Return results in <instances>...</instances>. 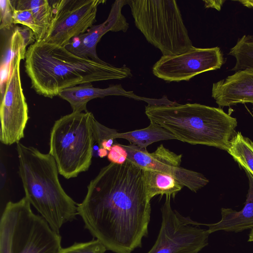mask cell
I'll return each mask as SVG.
<instances>
[{"mask_svg": "<svg viewBox=\"0 0 253 253\" xmlns=\"http://www.w3.org/2000/svg\"><path fill=\"white\" fill-rule=\"evenodd\" d=\"M151 211L142 169L127 159L103 167L78 204L84 228L114 253H131L141 247Z\"/></svg>", "mask_w": 253, "mask_h": 253, "instance_id": "obj_1", "label": "cell"}, {"mask_svg": "<svg viewBox=\"0 0 253 253\" xmlns=\"http://www.w3.org/2000/svg\"><path fill=\"white\" fill-rule=\"evenodd\" d=\"M25 71L31 87L40 95L52 98L76 85L132 76L126 66L117 67L104 61L79 57L65 47L36 42L28 48Z\"/></svg>", "mask_w": 253, "mask_h": 253, "instance_id": "obj_2", "label": "cell"}, {"mask_svg": "<svg viewBox=\"0 0 253 253\" xmlns=\"http://www.w3.org/2000/svg\"><path fill=\"white\" fill-rule=\"evenodd\" d=\"M19 174L25 197L51 228L59 233L66 223L76 219L78 204L64 191L53 157L18 142Z\"/></svg>", "mask_w": 253, "mask_h": 253, "instance_id": "obj_3", "label": "cell"}, {"mask_svg": "<svg viewBox=\"0 0 253 253\" xmlns=\"http://www.w3.org/2000/svg\"><path fill=\"white\" fill-rule=\"evenodd\" d=\"M151 123L173 134L177 140L227 151L237 126L236 118L221 108L199 103L145 106Z\"/></svg>", "mask_w": 253, "mask_h": 253, "instance_id": "obj_4", "label": "cell"}, {"mask_svg": "<svg viewBox=\"0 0 253 253\" xmlns=\"http://www.w3.org/2000/svg\"><path fill=\"white\" fill-rule=\"evenodd\" d=\"M24 197L8 202L0 220V253H59L61 236Z\"/></svg>", "mask_w": 253, "mask_h": 253, "instance_id": "obj_5", "label": "cell"}, {"mask_svg": "<svg viewBox=\"0 0 253 253\" xmlns=\"http://www.w3.org/2000/svg\"><path fill=\"white\" fill-rule=\"evenodd\" d=\"M95 119L90 112H73L56 120L50 131L49 153L66 179L87 171L95 143Z\"/></svg>", "mask_w": 253, "mask_h": 253, "instance_id": "obj_6", "label": "cell"}, {"mask_svg": "<svg viewBox=\"0 0 253 253\" xmlns=\"http://www.w3.org/2000/svg\"><path fill=\"white\" fill-rule=\"evenodd\" d=\"M127 4L135 26L163 55H178L193 46L176 1L131 0Z\"/></svg>", "mask_w": 253, "mask_h": 253, "instance_id": "obj_7", "label": "cell"}, {"mask_svg": "<svg viewBox=\"0 0 253 253\" xmlns=\"http://www.w3.org/2000/svg\"><path fill=\"white\" fill-rule=\"evenodd\" d=\"M170 195L161 208L162 223L155 243L147 253H198L208 245L210 234L204 224L185 217L170 204Z\"/></svg>", "mask_w": 253, "mask_h": 253, "instance_id": "obj_8", "label": "cell"}, {"mask_svg": "<svg viewBox=\"0 0 253 253\" xmlns=\"http://www.w3.org/2000/svg\"><path fill=\"white\" fill-rule=\"evenodd\" d=\"M52 19L42 42L65 47L95 22L97 7L104 0H56L50 1Z\"/></svg>", "mask_w": 253, "mask_h": 253, "instance_id": "obj_9", "label": "cell"}, {"mask_svg": "<svg viewBox=\"0 0 253 253\" xmlns=\"http://www.w3.org/2000/svg\"><path fill=\"white\" fill-rule=\"evenodd\" d=\"M225 60L218 46L208 48L193 46L176 55H163L152 67L153 74L168 82L188 81L202 73L221 68Z\"/></svg>", "mask_w": 253, "mask_h": 253, "instance_id": "obj_10", "label": "cell"}, {"mask_svg": "<svg viewBox=\"0 0 253 253\" xmlns=\"http://www.w3.org/2000/svg\"><path fill=\"white\" fill-rule=\"evenodd\" d=\"M122 145L127 153V159L141 169L153 170L169 175L179 184L194 192H196L209 182L201 173L181 167L182 155L175 154L163 144L152 153L133 144Z\"/></svg>", "mask_w": 253, "mask_h": 253, "instance_id": "obj_11", "label": "cell"}, {"mask_svg": "<svg viewBox=\"0 0 253 253\" xmlns=\"http://www.w3.org/2000/svg\"><path fill=\"white\" fill-rule=\"evenodd\" d=\"M19 58L14 64L1 94L0 140L10 145L24 137L29 120L28 107L21 85Z\"/></svg>", "mask_w": 253, "mask_h": 253, "instance_id": "obj_12", "label": "cell"}, {"mask_svg": "<svg viewBox=\"0 0 253 253\" xmlns=\"http://www.w3.org/2000/svg\"><path fill=\"white\" fill-rule=\"evenodd\" d=\"M127 0H116L112 4L106 20L99 25H93L85 33L72 39L65 46L73 54L84 58L102 62L96 53V46L101 38L109 31L126 32L129 24L122 13Z\"/></svg>", "mask_w": 253, "mask_h": 253, "instance_id": "obj_13", "label": "cell"}, {"mask_svg": "<svg viewBox=\"0 0 253 253\" xmlns=\"http://www.w3.org/2000/svg\"><path fill=\"white\" fill-rule=\"evenodd\" d=\"M211 97L220 107L238 104H253V69L235 72L213 83Z\"/></svg>", "mask_w": 253, "mask_h": 253, "instance_id": "obj_14", "label": "cell"}, {"mask_svg": "<svg viewBox=\"0 0 253 253\" xmlns=\"http://www.w3.org/2000/svg\"><path fill=\"white\" fill-rule=\"evenodd\" d=\"M58 96L69 103L73 112H86V105L90 100L108 96H123L145 101L148 105H160L162 103L161 98L138 96L132 91L126 90L121 84L110 85L107 88H100L94 87L91 83H86L63 89Z\"/></svg>", "mask_w": 253, "mask_h": 253, "instance_id": "obj_15", "label": "cell"}, {"mask_svg": "<svg viewBox=\"0 0 253 253\" xmlns=\"http://www.w3.org/2000/svg\"><path fill=\"white\" fill-rule=\"evenodd\" d=\"M245 172L249 188L244 208L240 211L222 208L220 220L215 223L204 224L208 227L210 234L218 231L240 232L253 229V176L247 170Z\"/></svg>", "mask_w": 253, "mask_h": 253, "instance_id": "obj_16", "label": "cell"}, {"mask_svg": "<svg viewBox=\"0 0 253 253\" xmlns=\"http://www.w3.org/2000/svg\"><path fill=\"white\" fill-rule=\"evenodd\" d=\"M35 38L32 31L26 27L17 26L13 28L4 54L1 55L0 64V87L4 89L15 63L19 58L25 59L26 47L33 44Z\"/></svg>", "mask_w": 253, "mask_h": 253, "instance_id": "obj_17", "label": "cell"}, {"mask_svg": "<svg viewBox=\"0 0 253 253\" xmlns=\"http://www.w3.org/2000/svg\"><path fill=\"white\" fill-rule=\"evenodd\" d=\"M142 169L146 193L150 200L158 195L165 194L174 198L184 187L169 175L150 169Z\"/></svg>", "mask_w": 253, "mask_h": 253, "instance_id": "obj_18", "label": "cell"}, {"mask_svg": "<svg viewBox=\"0 0 253 253\" xmlns=\"http://www.w3.org/2000/svg\"><path fill=\"white\" fill-rule=\"evenodd\" d=\"M115 138H123L128 141L131 144L146 149L152 143L169 139H176L175 136L165 128L151 123L147 127L132 131L117 133Z\"/></svg>", "mask_w": 253, "mask_h": 253, "instance_id": "obj_19", "label": "cell"}, {"mask_svg": "<svg viewBox=\"0 0 253 253\" xmlns=\"http://www.w3.org/2000/svg\"><path fill=\"white\" fill-rule=\"evenodd\" d=\"M227 152L245 169L253 176V142L236 133L229 144Z\"/></svg>", "mask_w": 253, "mask_h": 253, "instance_id": "obj_20", "label": "cell"}, {"mask_svg": "<svg viewBox=\"0 0 253 253\" xmlns=\"http://www.w3.org/2000/svg\"><path fill=\"white\" fill-rule=\"evenodd\" d=\"M15 9H29L31 11L44 39L52 19L50 1L47 0H16Z\"/></svg>", "mask_w": 253, "mask_h": 253, "instance_id": "obj_21", "label": "cell"}, {"mask_svg": "<svg viewBox=\"0 0 253 253\" xmlns=\"http://www.w3.org/2000/svg\"><path fill=\"white\" fill-rule=\"evenodd\" d=\"M227 54L234 57L236 61L230 71L235 72L247 68L253 69V34L244 35L238 38Z\"/></svg>", "mask_w": 253, "mask_h": 253, "instance_id": "obj_22", "label": "cell"}, {"mask_svg": "<svg viewBox=\"0 0 253 253\" xmlns=\"http://www.w3.org/2000/svg\"><path fill=\"white\" fill-rule=\"evenodd\" d=\"M118 133L115 129L108 128L99 123L96 120L94 122V136L95 143L98 145V156L101 157L107 156L109 151L114 144V135Z\"/></svg>", "mask_w": 253, "mask_h": 253, "instance_id": "obj_23", "label": "cell"}, {"mask_svg": "<svg viewBox=\"0 0 253 253\" xmlns=\"http://www.w3.org/2000/svg\"><path fill=\"white\" fill-rule=\"evenodd\" d=\"M13 20L15 25L20 24L31 29L34 33L36 42H40L43 40L41 30L30 9H15L13 14Z\"/></svg>", "mask_w": 253, "mask_h": 253, "instance_id": "obj_24", "label": "cell"}, {"mask_svg": "<svg viewBox=\"0 0 253 253\" xmlns=\"http://www.w3.org/2000/svg\"><path fill=\"white\" fill-rule=\"evenodd\" d=\"M105 247L94 239L85 242H75L71 246L62 248L59 253H105Z\"/></svg>", "mask_w": 253, "mask_h": 253, "instance_id": "obj_25", "label": "cell"}, {"mask_svg": "<svg viewBox=\"0 0 253 253\" xmlns=\"http://www.w3.org/2000/svg\"><path fill=\"white\" fill-rule=\"evenodd\" d=\"M16 0H0V28L6 31L12 29L15 25L13 14L15 10Z\"/></svg>", "mask_w": 253, "mask_h": 253, "instance_id": "obj_26", "label": "cell"}, {"mask_svg": "<svg viewBox=\"0 0 253 253\" xmlns=\"http://www.w3.org/2000/svg\"><path fill=\"white\" fill-rule=\"evenodd\" d=\"M108 160L112 163L124 164L127 159V153L122 144H114L107 155Z\"/></svg>", "mask_w": 253, "mask_h": 253, "instance_id": "obj_27", "label": "cell"}, {"mask_svg": "<svg viewBox=\"0 0 253 253\" xmlns=\"http://www.w3.org/2000/svg\"><path fill=\"white\" fill-rule=\"evenodd\" d=\"M203 1L206 8H214L218 11H220L225 0H204Z\"/></svg>", "mask_w": 253, "mask_h": 253, "instance_id": "obj_28", "label": "cell"}, {"mask_svg": "<svg viewBox=\"0 0 253 253\" xmlns=\"http://www.w3.org/2000/svg\"><path fill=\"white\" fill-rule=\"evenodd\" d=\"M235 1L238 2L245 7L253 9V0H239Z\"/></svg>", "mask_w": 253, "mask_h": 253, "instance_id": "obj_29", "label": "cell"}, {"mask_svg": "<svg viewBox=\"0 0 253 253\" xmlns=\"http://www.w3.org/2000/svg\"><path fill=\"white\" fill-rule=\"evenodd\" d=\"M249 242H253V229H251L249 235Z\"/></svg>", "mask_w": 253, "mask_h": 253, "instance_id": "obj_30", "label": "cell"}, {"mask_svg": "<svg viewBox=\"0 0 253 253\" xmlns=\"http://www.w3.org/2000/svg\"></svg>", "mask_w": 253, "mask_h": 253, "instance_id": "obj_31", "label": "cell"}]
</instances>
